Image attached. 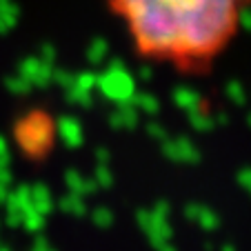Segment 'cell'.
I'll return each instance as SVG.
<instances>
[{
    "instance_id": "1",
    "label": "cell",
    "mask_w": 251,
    "mask_h": 251,
    "mask_svg": "<svg viewBox=\"0 0 251 251\" xmlns=\"http://www.w3.org/2000/svg\"><path fill=\"white\" fill-rule=\"evenodd\" d=\"M145 62L202 76L240 36L251 0H104Z\"/></svg>"
}]
</instances>
